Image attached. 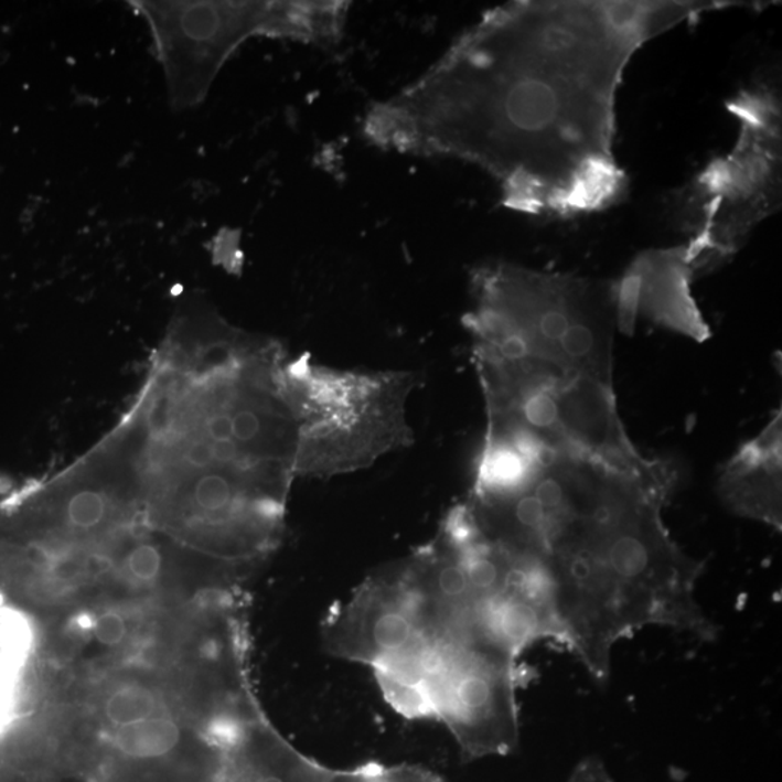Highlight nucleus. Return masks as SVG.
Here are the masks:
<instances>
[{
    "instance_id": "obj_1",
    "label": "nucleus",
    "mask_w": 782,
    "mask_h": 782,
    "mask_svg": "<svg viewBox=\"0 0 782 782\" xmlns=\"http://www.w3.org/2000/svg\"><path fill=\"white\" fill-rule=\"evenodd\" d=\"M721 0H519L490 9L437 63L363 120L397 154L465 161L503 203L538 216L612 206L617 95L636 51Z\"/></svg>"
},
{
    "instance_id": "obj_2",
    "label": "nucleus",
    "mask_w": 782,
    "mask_h": 782,
    "mask_svg": "<svg viewBox=\"0 0 782 782\" xmlns=\"http://www.w3.org/2000/svg\"><path fill=\"white\" fill-rule=\"evenodd\" d=\"M675 481L665 461L571 450L527 462L506 492L465 502L485 535L543 566L564 646L599 683L614 646L642 629L716 636L696 597L703 564L663 519Z\"/></svg>"
},
{
    "instance_id": "obj_3",
    "label": "nucleus",
    "mask_w": 782,
    "mask_h": 782,
    "mask_svg": "<svg viewBox=\"0 0 782 782\" xmlns=\"http://www.w3.org/2000/svg\"><path fill=\"white\" fill-rule=\"evenodd\" d=\"M474 356L531 360L613 386V283L494 261L471 272Z\"/></svg>"
},
{
    "instance_id": "obj_4",
    "label": "nucleus",
    "mask_w": 782,
    "mask_h": 782,
    "mask_svg": "<svg viewBox=\"0 0 782 782\" xmlns=\"http://www.w3.org/2000/svg\"><path fill=\"white\" fill-rule=\"evenodd\" d=\"M129 4L150 26L175 113L206 99L221 68L245 41L264 36L335 44L350 12L349 2L336 0H136Z\"/></svg>"
},
{
    "instance_id": "obj_5",
    "label": "nucleus",
    "mask_w": 782,
    "mask_h": 782,
    "mask_svg": "<svg viewBox=\"0 0 782 782\" xmlns=\"http://www.w3.org/2000/svg\"><path fill=\"white\" fill-rule=\"evenodd\" d=\"M729 110L739 120L738 141L689 184L679 210L697 276L732 257L780 205L781 106L774 87L740 92Z\"/></svg>"
},
{
    "instance_id": "obj_6",
    "label": "nucleus",
    "mask_w": 782,
    "mask_h": 782,
    "mask_svg": "<svg viewBox=\"0 0 782 782\" xmlns=\"http://www.w3.org/2000/svg\"><path fill=\"white\" fill-rule=\"evenodd\" d=\"M289 378L302 419L299 475L351 473L411 441L415 374L340 372L302 356L289 360Z\"/></svg>"
},
{
    "instance_id": "obj_7",
    "label": "nucleus",
    "mask_w": 782,
    "mask_h": 782,
    "mask_svg": "<svg viewBox=\"0 0 782 782\" xmlns=\"http://www.w3.org/2000/svg\"><path fill=\"white\" fill-rule=\"evenodd\" d=\"M696 277L683 245L640 254L622 279L613 281L619 330L633 332L641 314L671 331L706 341L710 330L692 294Z\"/></svg>"
},
{
    "instance_id": "obj_8",
    "label": "nucleus",
    "mask_w": 782,
    "mask_h": 782,
    "mask_svg": "<svg viewBox=\"0 0 782 782\" xmlns=\"http://www.w3.org/2000/svg\"><path fill=\"white\" fill-rule=\"evenodd\" d=\"M719 493L738 515L781 527V416L721 471Z\"/></svg>"
},
{
    "instance_id": "obj_9",
    "label": "nucleus",
    "mask_w": 782,
    "mask_h": 782,
    "mask_svg": "<svg viewBox=\"0 0 782 782\" xmlns=\"http://www.w3.org/2000/svg\"><path fill=\"white\" fill-rule=\"evenodd\" d=\"M180 729L165 717H151L118 728L117 743L124 752L138 758L164 756L179 743Z\"/></svg>"
},
{
    "instance_id": "obj_10",
    "label": "nucleus",
    "mask_w": 782,
    "mask_h": 782,
    "mask_svg": "<svg viewBox=\"0 0 782 782\" xmlns=\"http://www.w3.org/2000/svg\"><path fill=\"white\" fill-rule=\"evenodd\" d=\"M157 711V696L152 689L140 684H127L115 689L105 703L106 719L122 728L138 721L151 719Z\"/></svg>"
},
{
    "instance_id": "obj_11",
    "label": "nucleus",
    "mask_w": 782,
    "mask_h": 782,
    "mask_svg": "<svg viewBox=\"0 0 782 782\" xmlns=\"http://www.w3.org/2000/svg\"><path fill=\"white\" fill-rule=\"evenodd\" d=\"M164 566V555L160 546L151 540H138L127 550L124 567L140 581H152L160 576Z\"/></svg>"
},
{
    "instance_id": "obj_12",
    "label": "nucleus",
    "mask_w": 782,
    "mask_h": 782,
    "mask_svg": "<svg viewBox=\"0 0 782 782\" xmlns=\"http://www.w3.org/2000/svg\"><path fill=\"white\" fill-rule=\"evenodd\" d=\"M94 635L101 645H119L128 635L127 622L117 612L101 613L94 624Z\"/></svg>"
},
{
    "instance_id": "obj_13",
    "label": "nucleus",
    "mask_w": 782,
    "mask_h": 782,
    "mask_svg": "<svg viewBox=\"0 0 782 782\" xmlns=\"http://www.w3.org/2000/svg\"><path fill=\"white\" fill-rule=\"evenodd\" d=\"M567 782H614L603 763L594 758L578 763Z\"/></svg>"
},
{
    "instance_id": "obj_14",
    "label": "nucleus",
    "mask_w": 782,
    "mask_h": 782,
    "mask_svg": "<svg viewBox=\"0 0 782 782\" xmlns=\"http://www.w3.org/2000/svg\"><path fill=\"white\" fill-rule=\"evenodd\" d=\"M258 782H286L285 779H281V776L276 775V774H268L264 775L263 779Z\"/></svg>"
}]
</instances>
